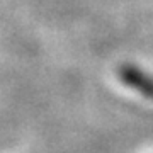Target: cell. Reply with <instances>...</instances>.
<instances>
[{
  "label": "cell",
  "mask_w": 153,
  "mask_h": 153,
  "mask_svg": "<svg viewBox=\"0 0 153 153\" xmlns=\"http://www.w3.org/2000/svg\"><path fill=\"white\" fill-rule=\"evenodd\" d=\"M117 76L124 85L131 87L134 92L141 94L143 97L153 99V76L145 70L134 65H121L117 70Z\"/></svg>",
  "instance_id": "1"
}]
</instances>
